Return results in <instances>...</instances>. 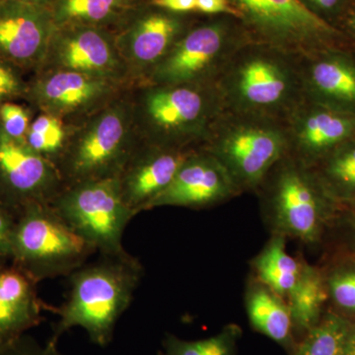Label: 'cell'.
Returning a JSON list of instances; mask_svg holds the SVG:
<instances>
[{
    "label": "cell",
    "mask_w": 355,
    "mask_h": 355,
    "mask_svg": "<svg viewBox=\"0 0 355 355\" xmlns=\"http://www.w3.org/2000/svg\"><path fill=\"white\" fill-rule=\"evenodd\" d=\"M250 39L239 20L217 15L191 25L142 85L216 83L233 55Z\"/></svg>",
    "instance_id": "9c48e42d"
},
{
    "label": "cell",
    "mask_w": 355,
    "mask_h": 355,
    "mask_svg": "<svg viewBox=\"0 0 355 355\" xmlns=\"http://www.w3.org/2000/svg\"><path fill=\"white\" fill-rule=\"evenodd\" d=\"M55 28L50 8L0 0V60L18 70H38Z\"/></svg>",
    "instance_id": "2e32d148"
},
{
    "label": "cell",
    "mask_w": 355,
    "mask_h": 355,
    "mask_svg": "<svg viewBox=\"0 0 355 355\" xmlns=\"http://www.w3.org/2000/svg\"><path fill=\"white\" fill-rule=\"evenodd\" d=\"M310 11L334 24L333 21L347 10V0H299ZM336 26V25H335Z\"/></svg>",
    "instance_id": "836d02e7"
},
{
    "label": "cell",
    "mask_w": 355,
    "mask_h": 355,
    "mask_svg": "<svg viewBox=\"0 0 355 355\" xmlns=\"http://www.w3.org/2000/svg\"><path fill=\"white\" fill-rule=\"evenodd\" d=\"M241 335V329L235 324L202 340H186L168 334L163 340L162 355H235Z\"/></svg>",
    "instance_id": "4316f807"
},
{
    "label": "cell",
    "mask_w": 355,
    "mask_h": 355,
    "mask_svg": "<svg viewBox=\"0 0 355 355\" xmlns=\"http://www.w3.org/2000/svg\"><path fill=\"white\" fill-rule=\"evenodd\" d=\"M188 14L142 6L116 35V44L130 79L144 81L169 53L191 23Z\"/></svg>",
    "instance_id": "5bb4252c"
},
{
    "label": "cell",
    "mask_w": 355,
    "mask_h": 355,
    "mask_svg": "<svg viewBox=\"0 0 355 355\" xmlns=\"http://www.w3.org/2000/svg\"><path fill=\"white\" fill-rule=\"evenodd\" d=\"M95 253L50 203H31L16 214L10 263L37 284L69 277Z\"/></svg>",
    "instance_id": "52a82bcc"
},
{
    "label": "cell",
    "mask_w": 355,
    "mask_h": 355,
    "mask_svg": "<svg viewBox=\"0 0 355 355\" xmlns=\"http://www.w3.org/2000/svg\"><path fill=\"white\" fill-rule=\"evenodd\" d=\"M250 41L295 55L347 50L349 38L338 26L313 13L299 0H229Z\"/></svg>",
    "instance_id": "ba28073f"
},
{
    "label": "cell",
    "mask_w": 355,
    "mask_h": 355,
    "mask_svg": "<svg viewBox=\"0 0 355 355\" xmlns=\"http://www.w3.org/2000/svg\"><path fill=\"white\" fill-rule=\"evenodd\" d=\"M256 193L272 235L307 245L321 239L336 205L311 167L288 154L273 166Z\"/></svg>",
    "instance_id": "8992f818"
},
{
    "label": "cell",
    "mask_w": 355,
    "mask_h": 355,
    "mask_svg": "<svg viewBox=\"0 0 355 355\" xmlns=\"http://www.w3.org/2000/svg\"><path fill=\"white\" fill-rule=\"evenodd\" d=\"M123 83L65 71H38L23 97L41 113L60 120L90 116L118 97Z\"/></svg>",
    "instance_id": "4fadbf2b"
},
{
    "label": "cell",
    "mask_w": 355,
    "mask_h": 355,
    "mask_svg": "<svg viewBox=\"0 0 355 355\" xmlns=\"http://www.w3.org/2000/svg\"><path fill=\"white\" fill-rule=\"evenodd\" d=\"M354 247L355 249V226H354Z\"/></svg>",
    "instance_id": "ab89813d"
},
{
    "label": "cell",
    "mask_w": 355,
    "mask_h": 355,
    "mask_svg": "<svg viewBox=\"0 0 355 355\" xmlns=\"http://www.w3.org/2000/svg\"><path fill=\"white\" fill-rule=\"evenodd\" d=\"M198 148L223 165L242 193H256L288 142L284 121L224 110Z\"/></svg>",
    "instance_id": "5b68a950"
},
{
    "label": "cell",
    "mask_w": 355,
    "mask_h": 355,
    "mask_svg": "<svg viewBox=\"0 0 355 355\" xmlns=\"http://www.w3.org/2000/svg\"><path fill=\"white\" fill-rule=\"evenodd\" d=\"M328 297L326 277L316 266L302 261L297 282L286 299L295 333L304 336L319 323Z\"/></svg>",
    "instance_id": "603a6c76"
},
{
    "label": "cell",
    "mask_w": 355,
    "mask_h": 355,
    "mask_svg": "<svg viewBox=\"0 0 355 355\" xmlns=\"http://www.w3.org/2000/svg\"><path fill=\"white\" fill-rule=\"evenodd\" d=\"M300 64L306 99L355 112V60L349 50L320 51Z\"/></svg>",
    "instance_id": "d6986e66"
},
{
    "label": "cell",
    "mask_w": 355,
    "mask_h": 355,
    "mask_svg": "<svg viewBox=\"0 0 355 355\" xmlns=\"http://www.w3.org/2000/svg\"><path fill=\"white\" fill-rule=\"evenodd\" d=\"M142 6V0H55L50 10L55 27L86 25L110 30L121 29Z\"/></svg>",
    "instance_id": "7402d4cb"
},
{
    "label": "cell",
    "mask_w": 355,
    "mask_h": 355,
    "mask_svg": "<svg viewBox=\"0 0 355 355\" xmlns=\"http://www.w3.org/2000/svg\"><path fill=\"white\" fill-rule=\"evenodd\" d=\"M26 84L18 73V69L0 60V105L23 97Z\"/></svg>",
    "instance_id": "1f68e13d"
},
{
    "label": "cell",
    "mask_w": 355,
    "mask_h": 355,
    "mask_svg": "<svg viewBox=\"0 0 355 355\" xmlns=\"http://www.w3.org/2000/svg\"><path fill=\"white\" fill-rule=\"evenodd\" d=\"M29 110L13 102L0 105V127L11 139L26 142L31 125Z\"/></svg>",
    "instance_id": "f546056e"
},
{
    "label": "cell",
    "mask_w": 355,
    "mask_h": 355,
    "mask_svg": "<svg viewBox=\"0 0 355 355\" xmlns=\"http://www.w3.org/2000/svg\"><path fill=\"white\" fill-rule=\"evenodd\" d=\"M198 12L207 15H229L239 20V14L229 0H197Z\"/></svg>",
    "instance_id": "e575fe53"
},
{
    "label": "cell",
    "mask_w": 355,
    "mask_h": 355,
    "mask_svg": "<svg viewBox=\"0 0 355 355\" xmlns=\"http://www.w3.org/2000/svg\"><path fill=\"white\" fill-rule=\"evenodd\" d=\"M140 144L135 102L118 96L69 132L55 167L64 187L118 178Z\"/></svg>",
    "instance_id": "3957f363"
},
{
    "label": "cell",
    "mask_w": 355,
    "mask_h": 355,
    "mask_svg": "<svg viewBox=\"0 0 355 355\" xmlns=\"http://www.w3.org/2000/svg\"><path fill=\"white\" fill-rule=\"evenodd\" d=\"M148 4L173 13L189 14L197 11V0H149Z\"/></svg>",
    "instance_id": "d590c367"
},
{
    "label": "cell",
    "mask_w": 355,
    "mask_h": 355,
    "mask_svg": "<svg viewBox=\"0 0 355 355\" xmlns=\"http://www.w3.org/2000/svg\"><path fill=\"white\" fill-rule=\"evenodd\" d=\"M329 296L343 312L355 315V265L336 268L327 277Z\"/></svg>",
    "instance_id": "f1b7e54d"
},
{
    "label": "cell",
    "mask_w": 355,
    "mask_h": 355,
    "mask_svg": "<svg viewBox=\"0 0 355 355\" xmlns=\"http://www.w3.org/2000/svg\"><path fill=\"white\" fill-rule=\"evenodd\" d=\"M144 266L130 254L101 256L69 275L67 300L53 307L58 316L49 342L58 345L67 331L79 327L100 347L113 340L119 320L132 304Z\"/></svg>",
    "instance_id": "6da1fadb"
},
{
    "label": "cell",
    "mask_w": 355,
    "mask_h": 355,
    "mask_svg": "<svg viewBox=\"0 0 355 355\" xmlns=\"http://www.w3.org/2000/svg\"><path fill=\"white\" fill-rule=\"evenodd\" d=\"M37 284L12 263L0 266V347L26 335L53 311L40 299Z\"/></svg>",
    "instance_id": "ffe728a7"
},
{
    "label": "cell",
    "mask_w": 355,
    "mask_h": 355,
    "mask_svg": "<svg viewBox=\"0 0 355 355\" xmlns=\"http://www.w3.org/2000/svg\"><path fill=\"white\" fill-rule=\"evenodd\" d=\"M49 70L77 72L123 84L130 78L116 44V35L94 26L55 28L37 71Z\"/></svg>",
    "instance_id": "8fae6325"
},
{
    "label": "cell",
    "mask_w": 355,
    "mask_h": 355,
    "mask_svg": "<svg viewBox=\"0 0 355 355\" xmlns=\"http://www.w3.org/2000/svg\"><path fill=\"white\" fill-rule=\"evenodd\" d=\"M24 1L35 4V6H43L46 7V8H50L51 4L55 2V0H24Z\"/></svg>",
    "instance_id": "f35d334b"
},
{
    "label": "cell",
    "mask_w": 355,
    "mask_h": 355,
    "mask_svg": "<svg viewBox=\"0 0 355 355\" xmlns=\"http://www.w3.org/2000/svg\"><path fill=\"white\" fill-rule=\"evenodd\" d=\"M195 149L169 148L141 141L118 177L121 197L135 216L148 210Z\"/></svg>",
    "instance_id": "ac0fdd59"
},
{
    "label": "cell",
    "mask_w": 355,
    "mask_h": 355,
    "mask_svg": "<svg viewBox=\"0 0 355 355\" xmlns=\"http://www.w3.org/2000/svg\"><path fill=\"white\" fill-rule=\"evenodd\" d=\"M286 238L272 235L263 251L253 260L254 279L284 300L297 282L302 261L287 252Z\"/></svg>",
    "instance_id": "d4e9b609"
},
{
    "label": "cell",
    "mask_w": 355,
    "mask_h": 355,
    "mask_svg": "<svg viewBox=\"0 0 355 355\" xmlns=\"http://www.w3.org/2000/svg\"><path fill=\"white\" fill-rule=\"evenodd\" d=\"M245 299L248 318L254 330L294 354L297 345L286 301L256 279L248 286Z\"/></svg>",
    "instance_id": "44dd1931"
},
{
    "label": "cell",
    "mask_w": 355,
    "mask_h": 355,
    "mask_svg": "<svg viewBox=\"0 0 355 355\" xmlns=\"http://www.w3.org/2000/svg\"><path fill=\"white\" fill-rule=\"evenodd\" d=\"M67 137L69 130L64 127V121L51 114L41 113L32 121L26 144L55 166L64 151Z\"/></svg>",
    "instance_id": "83f0119b"
},
{
    "label": "cell",
    "mask_w": 355,
    "mask_h": 355,
    "mask_svg": "<svg viewBox=\"0 0 355 355\" xmlns=\"http://www.w3.org/2000/svg\"><path fill=\"white\" fill-rule=\"evenodd\" d=\"M345 355H355V324L350 326L347 342H345Z\"/></svg>",
    "instance_id": "8d00e7d4"
},
{
    "label": "cell",
    "mask_w": 355,
    "mask_h": 355,
    "mask_svg": "<svg viewBox=\"0 0 355 355\" xmlns=\"http://www.w3.org/2000/svg\"><path fill=\"white\" fill-rule=\"evenodd\" d=\"M0 355H65L58 349V345L48 342L42 345L36 338L26 335L14 342L0 347Z\"/></svg>",
    "instance_id": "4dcf8cb0"
},
{
    "label": "cell",
    "mask_w": 355,
    "mask_h": 355,
    "mask_svg": "<svg viewBox=\"0 0 355 355\" xmlns=\"http://www.w3.org/2000/svg\"><path fill=\"white\" fill-rule=\"evenodd\" d=\"M345 23L349 31L355 37V6L345 11Z\"/></svg>",
    "instance_id": "74e56055"
},
{
    "label": "cell",
    "mask_w": 355,
    "mask_h": 355,
    "mask_svg": "<svg viewBox=\"0 0 355 355\" xmlns=\"http://www.w3.org/2000/svg\"><path fill=\"white\" fill-rule=\"evenodd\" d=\"M144 86L135 100V114L144 144L198 148L224 111L216 83Z\"/></svg>",
    "instance_id": "277c9868"
},
{
    "label": "cell",
    "mask_w": 355,
    "mask_h": 355,
    "mask_svg": "<svg viewBox=\"0 0 355 355\" xmlns=\"http://www.w3.org/2000/svg\"><path fill=\"white\" fill-rule=\"evenodd\" d=\"M311 169L336 205H355V139L336 147Z\"/></svg>",
    "instance_id": "cb8c5ba5"
},
{
    "label": "cell",
    "mask_w": 355,
    "mask_h": 355,
    "mask_svg": "<svg viewBox=\"0 0 355 355\" xmlns=\"http://www.w3.org/2000/svg\"><path fill=\"white\" fill-rule=\"evenodd\" d=\"M300 60L268 44L248 41L216 79L224 110L284 123L305 98Z\"/></svg>",
    "instance_id": "7a4b0ae2"
},
{
    "label": "cell",
    "mask_w": 355,
    "mask_h": 355,
    "mask_svg": "<svg viewBox=\"0 0 355 355\" xmlns=\"http://www.w3.org/2000/svg\"><path fill=\"white\" fill-rule=\"evenodd\" d=\"M64 188L57 167L0 127V203L16 214L31 203H51Z\"/></svg>",
    "instance_id": "7c38bea8"
},
{
    "label": "cell",
    "mask_w": 355,
    "mask_h": 355,
    "mask_svg": "<svg viewBox=\"0 0 355 355\" xmlns=\"http://www.w3.org/2000/svg\"><path fill=\"white\" fill-rule=\"evenodd\" d=\"M50 205L101 256L128 254L123 236L135 216L121 197L118 178L64 187Z\"/></svg>",
    "instance_id": "30bf717a"
},
{
    "label": "cell",
    "mask_w": 355,
    "mask_h": 355,
    "mask_svg": "<svg viewBox=\"0 0 355 355\" xmlns=\"http://www.w3.org/2000/svg\"><path fill=\"white\" fill-rule=\"evenodd\" d=\"M223 165L211 154L195 149L184 160L169 186L149 205L205 209L241 195Z\"/></svg>",
    "instance_id": "e0dca14e"
},
{
    "label": "cell",
    "mask_w": 355,
    "mask_h": 355,
    "mask_svg": "<svg viewBox=\"0 0 355 355\" xmlns=\"http://www.w3.org/2000/svg\"><path fill=\"white\" fill-rule=\"evenodd\" d=\"M352 323L336 313H328L303 336L294 355H345Z\"/></svg>",
    "instance_id": "484cf974"
},
{
    "label": "cell",
    "mask_w": 355,
    "mask_h": 355,
    "mask_svg": "<svg viewBox=\"0 0 355 355\" xmlns=\"http://www.w3.org/2000/svg\"><path fill=\"white\" fill-rule=\"evenodd\" d=\"M15 224V212L0 203V266L10 263Z\"/></svg>",
    "instance_id": "d6a6232c"
},
{
    "label": "cell",
    "mask_w": 355,
    "mask_h": 355,
    "mask_svg": "<svg viewBox=\"0 0 355 355\" xmlns=\"http://www.w3.org/2000/svg\"><path fill=\"white\" fill-rule=\"evenodd\" d=\"M288 155L313 166L326 154L355 139V112L303 100L284 121Z\"/></svg>",
    "instance_id": "9a60e30c"
}]
</instances>
